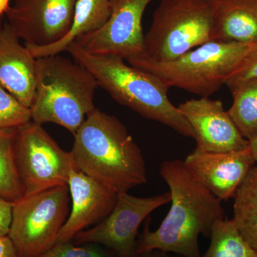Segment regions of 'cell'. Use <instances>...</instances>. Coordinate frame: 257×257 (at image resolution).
Listing matches in <instances>:
<instances>
[{"instance_id":"cell-8","label":"cell","mask_w":257,"mask_h":257,"mask_svg":"<svg viewBox=\"0 0 257 257\" xmlns=\"http://www.w3.org/2000/svg\"><path fill=\"white\" fill-rule=\"evenodd\" d=\"M16 157L25 195L67 185L74 166L70 152L32 121L17 128Z\"/></svg>"},{"instance_id":"cell-26","label":"cell","mask_w":257,"mask_h":257,"mask_svg":"<svg viewBox=\"0 0 257 257\" xmlns=\"http://www.w3.org/2000/svg\"><path fill=\"white\" fill-rule=\"evenodd\" d=\"M0 257H19L14 243L8 235H0Z\"/></svg>"},{"instance_id":"cell-17","label":"cell","mask_w":257,"mask_h":257,"mask_svg":"<svg viewBox=\"0 0 257 257\" xmlns=\"http://www.w3.org/2000/svg\"><path fill=\"white\" fill-rule=\"evenodd\" d=\"M111 0H78L74 21L67 36L47 46H27L35 58L59 55L79 37L100 29L110 17Z\"/></svg>"},{"instance_id":"cell-14","label":"cell","mask_w":257,"mask_h":257,"mask_svg":"<svg viewBox=\"0 0 257 257\" xmlns=\"http://www.w3.org/2000/svg\"><path fill=\"white\" fill-rule=\"evenodd\" d=\"M184 161L191 172L221 202L234 198L256 164L249 148L224 153L194 150Z\"/></svg>"},{"instance_id":"cell-5","label":"cell","mask_w":257,"mask_h":257,"mask_svg":"<svg viewBox=\"0 0 257 257\" xmlns=\"http://www.w3.org/2000/svg\"><path fill=\"white\" fill-rule=\"evenodd\" d=\"M253 45L211 41L170 62H158L143 55L126 61L130 65L156 76L169 88H179L201 97H209L226 84Z\"/></svg>"},{"instance_id":"cell-28","label":"cell","mask_w":257,"mask_h":257,"mask_svg":"<svg viewBox=\"0 0 257 257\" xmlns=\"http://www.w3.org/2000/svg\"><path fill=\"white\" fill-rule=\"evenodd\" d=\"M248 148L252 154L253 158L257 162V133L253 138L248 140Z\"/></svg>"},{"instance_id":"cell-12","label":"cell","mask_w":257,"mask_h":257,"mask_svg":"<svg viewBox=\"0 0 257 257\" xmlns=\"http://www.w3.org/2000/svg\"><path fill=\"white\" fill-rule=\"evenodd\" d=\"M179 110L192 126L199 152L240 151L248 148V140L240 133L220 100L209 97L181 103Z\"/></svg>"},{"instance_id":"cell-19","label":"cell","mask_w":257,"mask_h":257,"mask_svg":"<svg viewBox=\"0 0 257 257\" xmlns=\"http://www.w3.org/2000/svg\"><path fill=\"white\" fill-rule=\"evenodd\" d=\"M17 128H0V197L15 202L25 195L16 157Z\"/></svg>"},{"instance_id":"cell-4","label":"cell","mask_w":257,"mask_h":257,"mask_svg":"<svg viewBox=\"0 0 257 257\" xmlns=\"http://www.w3.org/2000/svg\"><path fill=\"white\" fill-rule=\"evenodd\" d=\"M98 86L93 74L75 60L59 55L37 58L32 121L41 125L55 123L75 135L95 109Z\"/></svg>"},{"instance_id":"cell-7","label":"cell","mask_w":257,"mask_h":257,"mask_svg":"<svg viewBox=\"0 0 257 257\" xmlns=\"http://www.w3.org/2000/svg\"><path fill=\"white\" fill-rule=\"evenodd\" d=\"M68 186L25 195L14 202L8 236L19 257H40L57 242L70 212Z\"/></svg>"},{"instance_id":"cell-13","label":"cell","mask_w":257,"mask_h":257,"mask_svg":"<svg viewBox=\"0 0 257 257\" xmlns=\"http://www.w3.org/2000/svg\"><path fill=\"white\" fill-rule=\"evenodd\" d=\"M67 186L72 209L57 242L72 241L80 231L100 222L110 214L117 199V191L83 173L75 164L69 174Z\"/></svg>"},{"instance_id":"cell-3","label":"cell","mask_w":257,"mask_h":257,"mask_svg":"<svg viewBox=\"0 0 257 257\" xmlns=\"http://www.w3.org/2000/svg\"><path fill=\"white\" fill-rule=\"evenodd\" d=\"M74 60L93 74L98 85L122 105L147 119L194 138L192 126L168 97L170 88L156 76L125 63L116 55L88 53L76 42L67 47Z\"/></svg>"},{"instance_id":"cell-2","label":"cell","mask_w":257,"mask_h":257,"mask_svg":"<svg viewBox=\"0 0 257 257\" xmlns=\"http://www.w3.org/2000/svg\"><path fill=\"white\" fill-rule=\"evenodd\" d=\"M74 136V164L91 178L117 192L147 182L143 152L116 116L95 109Z\"/></svg>"},{"instance_id":"cell-18","label":"cell","mask_w":257,"mask_h":257,"mask_svg":"<svg viewBox=\"0 0 257 257\" xmlns=\"http://www.w3.org/2000/svg\"><path fill=\"white\" fill-rule=\"evenodd\" d=\"M232 221L240 234L257 252V166L235 194Z\"/></svg>"},{"instance_id":"cell-10","label":"cell","mask_w":257,"mask_h":257,"mask_svg":"<svg viewBox=\"0 0 257 257\" xmlns=\"http://www.w3.org/2000/svg\"><path fill=\"white\" fill-rule=\"evenodd\" d=\"M152 1L111 0V15L106 23L74 42L94 55H116L126 60L143 55V15Z\"/></svg>"},{"instance_id":"cell-24","label":"cell","mask_w":257,"mask_h":257,"mask_svg":"<svg viewBox=\"0 0 257 257\" xmlns=\"http://www.w3.org/2000/svg\"><path fill=\"white\" fill-rule=\"evenodd\" d=\"M253 78H257V43L254 44L239 67L229 76L225 85L231 92L243 82Z\"/></svg>"},{"instance_id":"cell-22","label":"cell","mask_w":257,"mask_h":257,"mask_svg":"<svg viewBox=\"0 0 257 257\" xmlns=\"http://www.w3.org/2000/svg\"><path fill=\"white\" fill-rule=\"evenodd\" d=\"M30 121V108L0 87V128H18Z\"/></svg>"},{"instance_id":"cell-1","label":"cell","mask_w":257,"mask_h":257,"mask_svg":"<svg viewBox=\"0 0 257 257\" xmlns=\"http://www.w3.org/2000/svg\"><path fill=\"white\" fill-rule=\"evenodd\" d=\"M160 174L170 188L172 206L155 231L150 230L147 218L137 241V255L161 250L184 257H201L198 238L200 234L209 237L213 224L224 219L221 201L197 178L184 160L165 161Z\"/></svg>"},{"instance_id":"cell-9","label":"cell","mask_w":257,"mask_h":257,"mask_svg":"<svg viewBox=\"0 0 257 257\" xmlns=\"http://www.w3.org/2000/svg\"><path fill=\"white\" fill-rule=\"evenodd\" d=\"M170 202V191L150 197H135L127 191H120L110 214L90 229L79 232L72 242L98 243L112 250L117 256L137 255L140 226L157 208Z\"/></svg>"},{"instance_id":"cell-29","label":"cell","mask_w":257,"mask_h":257,"mask_svg":"<svg viewBox=\"0 0 257 257\" xmlns=\"http://www.w3.org/2000/svg\"><path fill=\"white\" fill-rule=\"evenodd\" d=\"M10 0H0V23L2 17L6 13L7 10L10 8Z\"/></svg>"},{"instance_id":"cell-6","label":"cell","mask_w":257,"mask_h":257,"mask_svg":"<svg viewBox=\"0 0 257 257\" xmlns=\"http://www.w3.org/2000/svg\"><path fill=\"white\" fill-rule=\"evenodd\" d=\"M211 0H161L144 38L143 56L170 62L214 41Z\"/></svg>"},{"instance_id":"cell-11","label":"cell","mask_w":257,"mask_h":257,"mask_svg":"<svg viewBox=\"0 0 257 257\" xmlns=\"http://www.w3.org/2000/svg\"><path fill=\"white\" fill-rule=\"evenodd\" d=\"M78 0H15L8 23L26 46L42 47L62 40L73 24Z\"/></svg>"},{"instance_id":"cell-20","label":"cell","mask_w":257,"mask_h":257,"mask_svg":"<svg viewBox=\"0 0 257 257\" xmlns=\"http://www.w3.org/2000/svg\"><path fill=\"white\" fill-rule=\"evenodd\" d=\"M211 242L202 257H257V252L240 234L232 219L216 221L211 227Z\"/></svg>"},{"instance_id":"cell-21","label":"cell","mask_w":257,"mask_h":257,"mask_svg":"<svg viewBox=\"0 0 257 257\" xmlns=\"http://www.w3.org/2000/svg\"><path fill=\"white\" fill-rule=\"evenodd\" d=\"M231 93L233 103L228 113L243 138L250 140L257 133V78L243 82Z\"/></svg>"},{"instance_id":"cell-27","label":"cell","mask_w":257,"mask_h":257,"mask_svg":"<svg viewBox=\"0 0 257 257\" xmlns=\"http://www.w3.org/2000/svg\"><path fill=\"white\" fill-rule=\"evenodd\" d=\"M138 257H170L168 252L161 250H151L139 254Z\"/></svg>"},{"instance_id":"cell-16","label":"cell","mask_w":257,"mask_h":257,"mask_svg":"<svg viewBox=\"0 0 257 257\" xmlns=\"http://www.w3.org/2000/svg\"><path fill=\"white\" fill-rule=\"evenodd\" d=\"M214 41L257 43V0H211Z\"/></svg>"},{"instance_id":"cell-15","label":"cell","mask_w":257,"mask_h":257,"mask_svg":"<svg viewBox=\"0 0 257 257\" xmlns=\"http://www.w3.org/2000/svg\"><path fill=\"white\" fill-rule=\"evenodd\" d=\"M37 58L8 23L0 27V87L31 107L36 89Z\"/></svg>"},{"instance_id":"cell-25","label":"cell","mask_w":257,"mask_h":257,"mask_svg":"<svg viewBox=\"0 0 257 257\" xmlns=\"http://www.w3.org/2000/svg\"><path fill=\"white\" fill-rule=\"evenodd\" d=\"M14 202H10L0 197V235L6 236L9 234L10 225L13 217Z\"/></svg>"},{"instance_id":"cell-30","label":"cell","mask_w":257,"mask_h":257,"mask_svg":"<svg viewBox=\"0 0 257 257\" xmlns=\"http://www.w3.org/2000/svg\"><path fill=\"white\" fill-rule=\"evenodd\" d=\"M117 257H138L137 255H128V256H117Z\"/></svg>"},{"instance_id":"cell-23","label":"cell","mask_w":257,"mask_h":257,"mask_svg":"<svg viewBox=\"0 0 257 257\" xmlns=\"http://www.w3.org/2000/svg\"><path fill=\"white\" fill-rule=\"evenodd\" d=\"M40 257H117L112 250L95 243L77 245L72 241L56 242Z\"/></svg>"}]
</instances>
